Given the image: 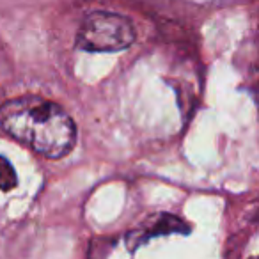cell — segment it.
Returning <instances> with one entry per match:
<instances>
[{
    "instance_id": "obj_4",
    "label": "cell",
    "mask_w": 259,
    "mask_h": 259,
    "mask_svg": "<svg viewBox=\"0 0 259 259\" xmlns=\"http://www.w3.org/2000/svg\"><path fill=\"white\" fill-rule=\"evenodd\" d=\"M18 185V176L13 167V163L8 158L0 156V190H13Z\"/></svg>"
},
{
    "instance_id": "obj_2",
    "label": "cell",
    "mask_w": 259,
    "mask_h": 259,
    "mask_svg": "<svg viewBox=\"0 0 259 259\" xmlns=\"http://www.w3.org/2000/svg\"><path fill=\"white\" fill-rule=\"evenodd\" d=\"M135 41L134 23L110 11H94L83 18L76 34V47L85 52L126 50Z\"/></svg>"
},
{
    "instance_id": "obj_1",
    "label": "cell",
    "mask_w": 259,
    "mask_h": 259,
    "mask_svg": "<svg viewBox=\"0 0 259 259\" xmlns=\"http://www.w3.org/2000/svg\"><path fill=\"white\" fill-rule=\"evenodd\" d=\"M0 126L15 141L48 158H62L76 142V126L62 107L41 96H20L0 107Z\"/></svg>"
},
{
    "instance_id": "obj_3",
    "label": "cell",
    "mask_w": 259,
    "mask_h": 259,
    "mask_svg": "<svg viewBox=\"0 0 259 259\" xmlns=\"http://www.w3.org/2000/svg\"><path fill=\"white\" fill-rule=\"evenodd\" d=\"M169 233H187V226L180 219L172 215H155V219L148 220L141 229L134 231L130 234L128 243L134 241L135 245L148 241L149 238L158 236V234H169Z\"/></svg>"
}]
</instances>
